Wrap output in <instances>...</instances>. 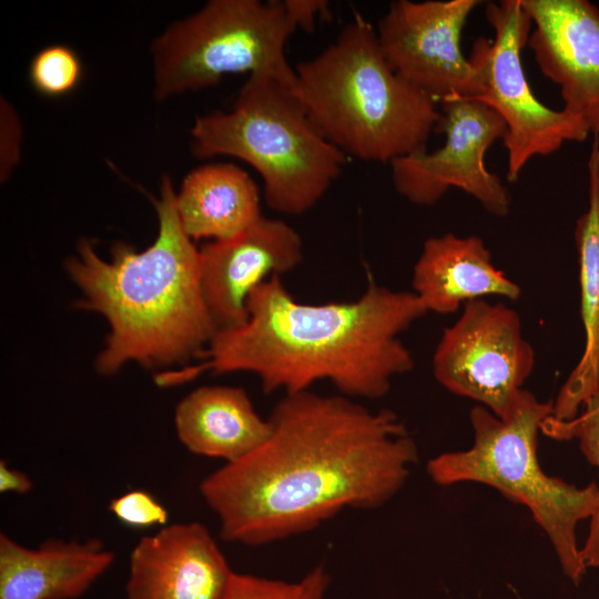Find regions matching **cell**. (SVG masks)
I'll use <instances>...</instances> for the list:
<instances>
[{"label":"cell","instance_id":"25","mask_svg":"<svg viewBox=\"0 0 599 599\" xmlns=\"http://www.w3.org/2000/svg\"><path fill=\"white\" fill-rule=\"evenodd\" d=\"M286 11L295 28L311 31L318 18L329 14V3L325 0H284Z\"/></svg>","mask_w":599,"mask_h":599},{"label":"cell","instance_id":"1","mask_svg":"<svg viewBox=\"0 0 599 599\" xmlns=\"http://www.w3.org/2000/svg\"><path fill=\"white\" fill-rule=\"evenodd\" d=\"M271 434L199 486L229 542L263 546L308 532L344 509H375L405 485L418 448L392 409L344 395L285 394Z\"/></svg>","mask_w":599,"mask_h":599},{"label":"cell","instance_id":"17","mask_svg":"<svg viewBox=\"0 0 599 599\" xmlns=\"http://www.w3.org/2000/svg\"><path fill=\"white\" fill-rule=\"evenodd\" d=\"M174 423L189 451L225 463L245 457L271 434L268 418H262L247 393L234 386L192 390L177 404Z\"/></svg>","mask_w":599,"mask_h":599},{"label":"cell","instance_id":"13","mask_svg":"<svg viewBox=\"0 0 599 599\" xmlns=\"http://www.w3.org/2000/svg\"><path fill=\"white\" fill-rule=\"evenodd\" d=\"M203 296L217 331L247 319L250 293L266 277L285 274L303 258L300 234L282 220L263 215L241 233L199 250Z\"/></svg>","mask_w":599,"mask_h":599},{"label":"cell","instance_id":"26","mask_svg":"<svg viewBox=\"0 0 599 599\" xmlns=\"http://www.w3.org/2000/svg\"><path fill=\"white\" fill-rule=\"evenodd\" d=\"M331 577L322 565L315 566L295 582L287 599H326Z\"/></svg>","mask_w":599,"mask_h":599},{"label":"cell","instance_id":"21","mask_svg":"<svg viewBox=\"0 0 599 599\" xmlns=\"http://www.w3.org/2000/svg\"><path fill=\"white\" fill-rule=\"evenodd\" d=\"M82 77V63L70 47L48 45L32 59L29 78L37 92L45 97H61L73 91Z\"/></svg>","mask_w":599,"mask_h":599},{"label":"cell","instance_id":"22","mask_svg":"<svg viewBox=\"0 0 599 599\" xmlns=\"http://www.w3.org/2000/svg\"><path fill=\"white\" fill-rule=\"evenodd\" d=\"M109 509L119 521L135 528L165 526L169 519L165 507L143 490L128 491L112 499Z\"/></svg>","mask_w":599,"mask_h":599},{"label":"cell","instance_id":"3","mask_svg":"<svg viewBox=\"0 0 599 599\" xmlns=\"http://www.w3.org/2000/svg\"><path fill=\"white\" fill-rule=\"evenodd\" d=\"M175 194L163 175L154 201L159 233L146 250L118 242L105 261L82 240L67 262L83 294L79 306L102 314L110 326L95 361L101 374L129 362L153 368L197 357L217 332L202 292L199 250L181 226Z\"/></svg>","mask_w":599,"mask_h":599},{"label":"cell","instance_id":"27","mask_svg":"<svg viewBox=\"0 0 599 599\" xmlns=\"http://www.w3.org/2000/svg\"><path fill=\"white\" fill-rule=\"evenodd\" d=\"M32 489L31 478L23 471L11 468L4 459L0 461V491L26 494Z\"/></svg>","mask_w":599,"mask_h":599},{"label":"cell","instance_id":"12","mask_svg":"<svg viewBox=\"0 0 599 599\" xmlns=\"http://www.w3.org/2000/svg\"><path fill=\"white\" fill-rule=\"evenodd\" d=\"M532 31L527 45L555 83L564 110L599 135V8L588 0H520Z\"/></svg>","mask_w":599,"mask_h":599},{"label":"cell","instance_id":"8","mask_svg":"<svg viewBox=\"0 0 599 599\" xmlns=\"http://www.w3.org/2000/svg\"><path fill=\"white\" fill-rule=\"evenodd\" d=\"M485 16L494 38L476 39L468 57L484 88L475 100L504 120L506 177L516 182L532 158L548 156L566 142H582L590 131L581 118L564 109L548 108L531 91L521 53L532 22L520 0L489 1L485 4Z\"/></svg>","mask_w":599,"mask_h":599},{"label":"cell","instance_id":"6","mask_svg":"<svg viewBox=\"0 0 599 599\" xmlns=\"http://www.w3.org/2000/svg\"><path fill=\"white\" fill-rule=\"evenodd\" d=\"M191 136L197 158L230 155L253 166L266 204L284 214L312 209L348 161L319 133L293 89L263 73L248 75L229 112L197 118Z\"/></svg>","mask_w":599,"mask_h":599},{"label":"cell","instance_id":"23","mask_svg":"<svg viewBox=\"0 0 599 599\" xmlns=\"http://www.w3.org/2000/svg\"><path fill=\"white\" fill-rule=\"evenodd\" d=\"M295 582L235 572L225 599H287Z\"/></svg>","mask_w":599,"mask_h":599},{"label":"cell","instance_id":"9","mask_svg":"<svg viewBox=\"0 0 599 599\" xmlns=\"http://www.w3.org/2000/svg\"><path fill=\"white\" fill-rule=\"evenodd\" d=\"M439 104L436 131L445 134L444 145L394 160L390 167L395 190L414 204L433 205L450 189H458L490 214L505 217L510 210L509 192L485 163L488 149L506 134L504 120L475 99L450 98Z\"/></svg>","mask_w":599,"mask_h":599},{"label":"cell","instance_id":"10","mask_svg":"<svg viewBox=\"0 0 599 599\" xmlns=\"http://www.w3.org/2000/svg\"><path fill=\"white\" fill-rule=\"evenodd\" d=\"M535 366L518 313L477 300L445 328L433 356V374L449 392L502 417Z\"/></svg>","mask_w":599,"mask_h":599},{"label":"cell","instance_id":"18","mask_svg":"<svg viewBox=\"0 0 599 599\" xmlns=\"http://www.w3.org/2000/svg\"><path fill=\"white\" fill-rule=\"evenodd\" d=\"M587 169L588 206L573 232L585 348L554 402L551 417L560 422L573 419L599 383V135L591 144Z\"/></svg>","mask_w":599,"mask_h":599},{"label":"cell","instance_id":"16","mask_svg":"<svg viewBox=\"0 0 599 599\" xmlns=\"http://www.w3.org/2000/svg\"><path fill=\"white\" fill-rule=\"evenodd\" d=\"M413 293L428 312L451 314L467 304L495 295L516 301L520 286L491 260L476 235L446 233L428 237L413 270Z\"/></svg>","mask_w":599,"mask_h":599},{"label":"cell","instance_id":"7","mask_svg":"<svg viewBox=\"0 0 599 599\" xmlns=\"http://www.w3.org/2000/svg\"><path fill=\"white\" fill-rule=\"evenodd\" d=\"M295 30L283 1L211 0L153 40L154 98L206 89L242 72L267 74L293 89L285 47Z\"/></svg>","mask_w":599,"mask_h":599},{"label":"cell","instance_id":"19","mask_svg":"<svg viewBox=\"0 0 599 599\" xmlns=\"http://www.w3.org/2000/svg\"><path fill=\"white\" fill-rule=\"evenodd\" d=\"M183 231L192 240L230 238L258 220V187L241 167L211 163L191 171L175 194Z\"/></svg>","mask_w":599,"mask_h":599},{"label":"cell","instance_id":"14","mask_svg":"<svg viewBox=\"0 0 599 599\" xmlns=\"http://www.w3.org/2000/svg\"><path fill=\"white\" fill-rule=\"evenodd\" d=\"M207 528L165 525L131 551L126 599H225L234 576Z\"/></svg>","mask_w":599,"mask_h":599},{"label":"cell","instance_id":"15","mask_svg":"<svg viewBox=\"0 0 599 599\" xmlns=\"http://www.w3.org/2000/svg\"><path fill=\"white\" fill-rule=\"evenodd\" d=\"M99 539L50 538L30 548L0 534V599H77L112 566Z\"/></svg>","mask_w":599,"mask_h":599},{"label":"cell","instance_id":"11","mask_svg":"<svg viewBox=\"0 0 599 599\" xmlns=\"http://www.w3.org/2000/svg\"><path fill=\"white\" fill-rule=\"evenodd\" d=\"M479 0H397L376 34L392 69L438 103L483 93L477 70L461 50V34Z\"/></svg>","mask_w":599,"mask_h":599},{"label":"cell","instance_id":"2","mask_svg":"<svg viewBox=\"0 0 599 599\" xmlns=\"http://www.w3.org/2000/svg\"><path fill=\"white\" fill-rule=\"evenodd\" d=\"M247 319L217 331L189 367L195 378L214 374L253 373L262 390L293 394L331 382L349 398L378 399L396 376L414 367L412 352L399 335L427 314L408 291H393L368 274L365 292L352 302L306 304L295 300L272 275L246 302Z\"/></svg>","mask_w":599,"mask_h":599},{"label":"cell","instance_id":"4","mask_svg":"<svg viewBox=\"0 0 599 599\" xmlns=\"http://www.w3.org/2000/svg\"><path fill=\"white\" fill-rule=\"evenodd\" d=\"M294 71L293 92L309 120L347 156L392 163L424 149L436 131L438 102L392 69L361 14Z\"/></svg>","mask_w":599,"mask_h":599},{"label":"cell","instance_id":"20","mask_svg":"<svg viewBox=\"0 0 599 599\" xmlns=\"http://www.w3.org/2000/svg\"><path fill=\"white\" fill-rule=\"evenodd\" d=\"M541 432L558 440L577 439L586 459L599 469V383L573 419L560 422L549 416ZM581 555L587 568L599 567V507L590 519Z\"/></svg>","mask_w":599,"mask_h":599},{"label":"cell","instance_id":"24","mask_svg":"<svg viewBox=\"0 0 599 599\" xmlns=\"http://www.w3.org/2000/svg\"><path fill=\"white\" fill-rule=\"evenodd\" d=\"M21 125L7 101H1V180L7 179L20 158Z\"/></svg>","mask_w":599,"mask_h":599},{"label":"cell","instance_id":"5","mask_svg":"<svg viewBox=\"0 0 599 599\" xmlns=\"http://www.w3.org/2000/svg\"><path fill=\"white\" fill-rule=\"evenodd\" d=\"M554 402H540L520 389L509 409L497 417L478 405L469 413L474 444L430 459L427 473L440 486L479 483L525 505L549 538L564 575L576 586L587 571L576 529L599 507V486L577 487L541 469L537 437L552 414Z\"/></svg>","mask_w":599,"mask_h":599}]
</instances>
